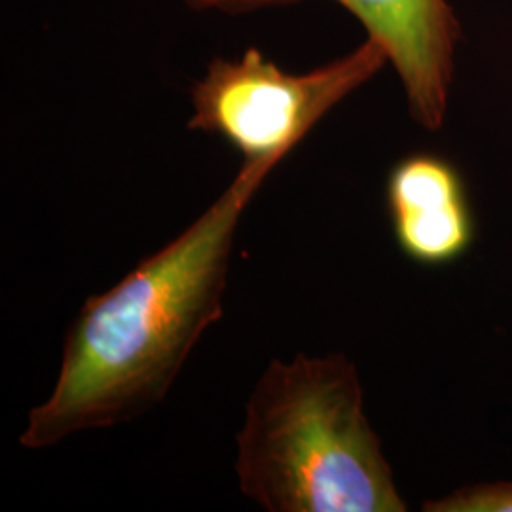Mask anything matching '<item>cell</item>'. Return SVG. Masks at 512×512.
Listing matches in <instances>:
<instances>
[{
    "label": "cell",
    "instance_id": "8992f818",
    "mask_svg": "<svg viewBox=\"0 0 512 512\" xmlns=\"http://www.w3.org/2000/svg\"><path fill=\"white\" fill-rule=\"evenodd\" d=\"M425 512H512V482L463 486L440 499L425 501Z\"/></svg>",
    "mask_w": 512,
    "mask_h": 512
},
{
    "label": "cell",
    "instance_id": "7a4b0ae2",
    "mask_svg": "<svg viewBox=\"0 0 512 512\" xmlns=\"http://www.w3.org/2000/svg\"><path fill=\"white\" fill-rule=\"evenodd\" d=\"M241 494L268 512H404L382 440L342 353L274 359L236 437Z\"/></svg>",
    "mask_w": 512,
    "mask_h": 512
},
{
    "label": "cell",
    "instance_id": "6da1fadb",
    "mask_svg": "<svg viewBox=\"0 0 512 512\" xmlns=\"http://www.w3.org/2000/svg\"><path fill=\"white\" fill-rule=\"evenodd\" d=\"M266 177L241 167L179 238L84 302L67 330L54 391L29 412L23 448L126 423L164 401L203 332L222 317L236 228Z\"/></svg>",
    "mask_w": 512,
    "mask_h": 512
},
{
    "label": "cell",
    "instance_id": "277c9868",
    "mask_svg": "<svg viewBox=\"0 0 512 512\" xmlns=\"http://www.w3.org/2000/svg\"><path fill=\"white\" fill-rule=\"evenodd\" d=\"M196 14L228 18L293 6L302 0H184ZM384 48L401 80L412 120L427 131L444 126L456 74L461 23L450 0H332Z\"/></svg>",
    "mask_w": 512,
    "mask_h": 512
},
{
    "label": "cell",
    "instance_id": "3957f363",
    "mask_svg": "<svg viewBox=\"0 0 512 512\" xmlns=\"http://www.w3.org/2000/svg\"><path fill=\"white\" fill-rule=\"evenodd\" d=\"M389 63L380 44L361 46L310 73L281 69L258 48L215 57L190 88V131L217 135L243 167L268 175L323 116Z\"/></svg>",
    "mask_w": 512,
    "mask_h": 512
},
{
    "label": "cell",
    "instance_id": "5b68a950",
    "mask_svg": "<svg viewBox=\"0 0 512 512\" xmlns=\"http://www.w3.org/2000/svg\"><path fill=\"white\" fill-rule=\"evenodd\" d=\"M385 202L395 241L416 264H452L473 243L465 183L442 156L416 152L399 160L387 175Z\"/></svg>",
    "mask_w": 512,
    "mask_h": 512
}]
</instances>
